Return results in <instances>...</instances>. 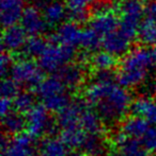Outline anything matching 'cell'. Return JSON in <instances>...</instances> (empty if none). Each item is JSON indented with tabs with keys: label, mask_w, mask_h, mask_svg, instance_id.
<instances>
[{
	"label": "cell",
	"mask_w": 156,
	"mask_h": 156,
	"mask_svg": "<svg viewBox=\"0 0 156 156\" xmlns=\"http://www.w3.org/2000/svg\"><path fill=\"white\" fill-rule=\"evenodd\" d=\"M85 97L107 124L122 120L133 103L128 90L116 83H91L86 88Z\"/></svg>",
	"instance_id": "1"
},
{
	"label": "cell",
	"mask_w": 156,
	"mask_h": 156,
	"mask_svg": "<svg viewBox=\"0 0 156 156\" xmlns=\"http://www.w3.org/2000/svg\"><path fill=\"white\" fill-rule=\"evenodd\" d=\"M154 64L151 49L139 47L131 50L121 61L117 72L118 84L125 88L140 86L149 78Z\"/></svg>",
	"instance_id": "2"
},
{
	"label": "cell",
	"mask_w": 156,
	"mask_h": 156,
	"mask_svg": "<svg viewBox=\"0 0 156 156\" xmlns=\"http://www.w3.org/2000/svg\"><path fill=\"white\" fill-rule=\"evenodd\" d=\"M36 89L43 105L50 112L58 113L71 103L67 87L55 76L43 80Z\"/></svg>",
	"instance_id": "3"
},
{
	"label": "cell",
	"mask_w": 156,
	"mask_h": 156,
	"mask_svg": "<svg viewBox=\"0 0 156 156\" xmlns=\"http://www.w3.org/2000/svg\"><path fill=\"white\" fill-rule=\"evenodd\" d=\"M75 47L52 43L47 46L39 58V66L43 71L56 72L75 58Z\"/></svg>",
	"instance_id": "4"
},
{
	"label": "cell",
	"mask_w": 156,
	"mask_h": 156,
	"mask_svg": "<svg viewBox=\"0 0 156 156\" xmlns=\"http://www.w3.org/2000/svg\"><path fill=\"white\" fill-rule=\"evenodd\" d=\"M59 125L52 121L48 109L44 105H36L26 114V131L33 138L43 135L54 136L58 131Z\"/></svg>",
	"instance_id": "5"
},
{
	"label": "cell",
	"mask_w": 156,
	"mask_h": 156,
	"mask_svg": "<svg viewBox=\"0 0 156 156\" xmlns=\"http://www.w3.org/2000/svg\"><path fill=\"white\" fill-rule=\"evenodd\" d=\"M120 26L125 32L137 37L138 28L146 15V8L141 0H122L119 3Z\"/></svg>",
	"instance_id": "6"
},
{
	"label": "cell",
	"mask_w": 156,
	"mask_h": 156,
	"mask_svg": "<svg viewBox=\"0 0 156 156\" xmlns=\"http://www.w3.org/2000/svg\"><path fill=\"white\" fill-rule=\"evenodd\" d=\"M10 76L19 86L36 88L43 81L42 68L30 58H23L13 63Z\"/></svg>",
	"instance_id": "7"
},
{
	"label": "cell",
	"mask_w": 156,
	"mask_h": 156,
	"mask_svg": "<svg viewBox=\"0 0 156 156\" xmlns=\"http://www.w3.org/2000/svg\"><path fill=\"white\" fill-rule=\"evenodd\" d=\"M34 139L29 134H18L13 139L2 136L1 156H39Z\"/></svg>",
	"instance_id": "8"
},
{
	"label": "cell",
	"mask_w": 156,
	"mask_h": 156,
	"mask_svg": "<svg viewBox=\"0 0 156 156\" xmlns=\"http://www.w3.org/2000/svg\"><path fill=\"white\" fill-rule=\"evenodd\" d=\"M135 41V37L131 36L120 27L113 32L107 34L103 38V48L105 51L109 52L113 56H123L129 52L131 43Z\"/></svg>",
	"instance_id": "9"
},
{
	"label": "cell",
	"mask_w": 156,
	"mask_h": 156,
	"mask_svg": "<svg viewBox=\"0 0 156 156\" xmlns=\"http://www.w3.org/2000/svg\"><path fill=\"white\" fill-rule=\"evenodd\" d=\"M90 106V104L87 102V100L77 99L70 103L69 105L58 112L57 114V120L59 127L62 129H70V127L79 126L80 125V116L81 113Z\"/></svg>",
	"instance_id": "10"
},
{
	"label": "cell",
	"mask_w": 156,
	"mask_h": 156,
	"mask_svg": "<svg viewBox=\"0 0 156 156\" xmlns=\"http://www.w3.org/2000/svg\"><path fill=\"white\" fill-rule=\"evenodd\" d=\"M21 26L29 35H41L47 31L49 27L44 18L43 12L36 6L29 5L24 9L21 18Z\"/></svg>",
	"instance_id": "11"
},
{
	"label": "cell",
	"mask_w": 156,
	"mask_h": 156,
	"mask_svg": "<svg viewBox=\"0 0 156 156\" xmlns=\"http://www.w3.org/2000/svg\"><path fill=\"white\" fill-rule=\"evenodd\" d=\"M120 26V19L111 9L101 10L90 19L89 28L94 30L104 38L107 34L117 30Z\"/></svg>",
	"instance_id": "12"
},
{
	"label": "cell",
	"mask_w": 156,
	"mask_h": 156,
	"mask_svg": "<svg viewBox=\"0 0 156 156\" xmlns=\"http://www.w3.org/2000/svg\"><path fill=\"white\" fill-rule=\"evenodd\" d=\"M85 68L81 63H69L55 72V76L69 89H76L85 80Z\"/></svg>",
	"instance_id": "13"
},
{
	"label": "cell",
	"mask_w": 156,
	"mask_h": 156,
	"mask_svg": "<svg viewBox=\"0 0 156 156\" xmlns=\"http://www.w3.org/2000/svg\"><path fill=\"white\" fill-rule=\"evenodd\" d=\"M81 35L82 30L79 28L78 23L71 20L59 26L55 34L51 35V41L76 48L77 46H80Z\"/></svg>",
	"instance_id": "14"
},
{
	"label": "cell",
	"mask_w": 156,
	"mask_h": 156,
	"mask_svg": "<svg viewBox=\"0 0 156 156\" xmlns=\"http://www.w3.org/2000/svg\"><path fill=\"white\" fill-rule=\"evenodd\" d=\"M112 142L118 148L120 156H148V151L143 148L141 141L126 136L121 129L112 135Z\"/></svg>",
	"instance_id": "15"
},
{
	"label": "cell",
	"mask_w": 156,
	"mask_h": 156,
	"mask_svg": "<svg viewBox=\"0 0 156 156\" xmlns=\"http://www.w3.org/2000/svg\"><path fill=\"white\" fill-rule=\"evenodd\" d=\"M28 33L21 25L4 28L2 33V49L8 52L21 51L27 41Z\"/></svg>",
	"instance_id": "16"
},
{
	"label": "cell",
	"mask_w": 156,
	"mask_h": 156,
	"mask_svg": "<svg viewBox=\"0 0 156 156\" xmlns=\"http://www.w3.org/2000/svg\"><path fill=\"white\" fill-rule=\"evenodd\" d=\"M23 0H1L0 2V16L4 28L17 25L21 21L24 12Z\"/></svg>",
	"instance_id": "17"
},
{
	"label": "cell",
	"mask_w": 156,
	"mask_h": 156,
	"mask_svg": "<svg viewBox=\"0 0 156 156\" xmlns=\"http://www.w3.org/2000/svg\"><path fill=\"white\" fill-rule=\"evenodd\" d=\"M131 111L134 115L143 117L150 123L156 125V100L150 97H139L133 101Z\"/></svg>",
	"instance_id": "18"
},
{
	"label": "cell",
	"mask_w": 156,
	"mask_h": 156,
	"mask_svg": "<svg viewBox=\"0 0 156 156\" xmlns=\"http://www.w3.org/2000/svg\"><path fill=\"white\" fill-rule=\"evenodd\" d=\"M150 129V122L140 116H131L125 118L121 124V131L131 138H141Z\"/></svg>",
	"instance_id": "19"
},
{
	"label": "cell",
	"mask_w": 156,
	"mask_h": 156,
	"mask_svg": "<svg viewBox=\"0 0 156 156\" xmlns=\"http://www.w3.org/2000/svg\"><path fill=\"white\" fill-rule=\"evenodd\" d=\"M43 15L48 26L61 25L65 17H67V6L61 1L51 0L44 4Z\"/></svg>",
	"instance_id": "20"
},
{
	"label": "cell",
	"mask_w": 156,
	"mask_h": 156,
	"mask_svg": "<svg viewBox=\"0 0 156 156\" xmlns=\"http://www.w3.org/2000/svg\"><path fill=\"white\" fill-rule=\"evenodd\" d=\"M91 106V105H90ZM88 106L81 113L80 126L88 134H103V120L96 111H92Z\"/></svg>",
	"instance_id": "21"
},
{
	"label": "cell",
	"mask_w": 156,
	"mask_h": 156,
	"mask_svg": "<svg viewBox=\"0 0 156 156\" xmlns=\"http://www.w3.org/2000/svg\"><path fill=\"white\" fill-rule=\"evenodd\" d=\"M80 149L87 156H104L107 148L103 134H87Z\"/></svg>",
	"instance_id": "22"
},
{
	"label": "cell",
	"mask_w": 156,
	"mask_h": 156,
	"mask_svg": "<svg viewBox=\"0 0 156 156\" xmlns=\"http://www.w3.org/2000/svg\"><path fill=\"white\" fill-rule=\"evenodd\" d=\"M69 152L65 144L61 139L50 136L41 142L39 147V156H67Z\"/></svg>",
	"instance_id": "23"
},
{
	"label": "cell",
	"mask_w": 156,
	"mask_h": 156,
	"mask_svg": "<svg viewBox=\"0 0 156 156\" xmlns=\"http://www.w3.org/2000/svg\"><path fill=\"white\" fill-rule=\"evenodd\" d=\"M2 126L8 135L16 136L26 129V117L18 112H10L2 117Z\"/></svg>",
	"instance_id": "24"
},
{
	"label": "cell",
	"mask_w": 156,
	"mask_h": 156,
	"mask_svg": "<svg viewBox=\"0 0 156 156\" xmlns=\"http://www.w3.org/2000/svg\"><path fill=\"white\" fill-rule=\"evenodd\" d=\"M137 37L141 44L146 46L156 45V20L148 18L142 20L138 28Z\"/></svg>",
	"instance_id": "25"
},
{
	"label": "cell",
	"mask_w": 156,
	"mask_h": 156,
	"mask_svg": "<svg viewBox=\"0 0 156 156\" xmlns=\"http://www.w3.org/2000/svg\"><path fill=\"white\" fill-rule=\"evenodd\" d=\"M88 133H86L82 127L74 126L70 129H62L61 133V140L65 144V146L72 149H80L82 146L85 138Z\"/></svg>",
	"instance_id": "26"
},
{
	"label": "cell",
	"mask_w": 156,
	"mask_h": 156,
	"mask_svg": "<svg viewBox=\"0 0 156 156\" xmlns=\"http://www.w3.org/2000/svg\"><path fill=\"white\" fill-rule=\"evenodd\" d=\"M47 43L41 35H32L27 39L21 52L24 53L26 58H40L44 50L47 48Z\"/></svg>",
	"instance_id": "27"
},
{
	"label": "cell",
	"mask_w": 156,
	"mask_h": 156,
	"mask_svg": "<svg viewBox=\"0 0 156 156\" xmlns=\"http://www.w3.org/2000/svg\"><path fill=\"white\" fill-rule=\"evenodd\" d=\"M103 45V37L91 28L82 30L80 39V47L87 52H95Z\"/></svg>",
	"instance_id": "28"
},
{
	"label": "cell",
	"mask_w": 156,
	"mask_h": 156,
	"mask_svg": "<svg viewBox=\"0 0 156 156\" xmlns=\"http://www.w3.org/2000/svg\"><path fill=\"white\" fill-rule=\"evenodd\" d=\"M36 97L30 91H19L13 98V106L14 109L18 113L27 114L36 105Z\"/></svg>",
	"instance_id": "29"
},
{
	"label": "cell",
	"mask_w": 156,
	"mask_h": 156,
	"mask_svg": "<svg viewBox=\"0 0 156 156\" xmlns=\"http://www.w3.org/2000/svg\"><path fill=\"white\" fill-rule=\"evenodd\" d=\"M91 64L96 70H108L112 69L117 64L116 56L110 54L107 51H100L96 52L91 58Z\"/></svg>",
	"instance_id": "30"
},
{
	"label": "cell",
	"mask_w": 156,
	"mask_h": 156,
	"mask_svg": "<svg viewBox=\"0 0 156 156\" xmlns=\"http://www.w3.org/2000/svg\"><path fill=\"white\" fill-rule=\"evenodd\" d=\"M19 93V85L12 78H4L1 83V96L4 98H14Z\"/></svg>",
	"instance_id": "31"
},
{
	"label": "cell",
	"mask_w": 156,
	"mask_h": 156,
	"mask_svg": "<svg viewBox=\"0 0 156 156\" xmlns=\"http://www.w3.org/2000/svg\"><path fill=\"white\" fill-rule=\"evenodd\" d=\"M140 141L148 152H156V125L150 126Z\"/></svg>",
	"instance_id": "32"
},
{
	"label": "cell",
	"mask_w": 156,
	"mask_h": 156,
	"mask_svg": "<svg viewBox=\"0 0 156 156\" xmlns=\"http://www.w3.org/2000/svg\"><path fill=\"white\" fill-rule=\"evenodd\" d=\"M117 81V73L112 72L111 69L108 70H96L94 74V82L97 83H115Z\"/></svg>",
	"instance_id": "33"
},
{
	"label": "cell",
	"mask_w": 156,
	"mask_h": 156,
	"mask_svg": "<svg viewBox=\"0 0 156 156\" xmlns=\"http://www.w3.org/2000/svg\"><path fill=\"white\" fill-rule=\"evenodd\" d=\"M96 0H67V10H87L93 5Z\"/></svg>",
	"instance_id": "34"
},
{
	"label": "cell",
	"mask_w": 156,
	"mask_h": 156,
	"mask_svg": "<svg viewBox=\"0 0 156 156\" xmlns=\"http://www.w3.org/2000/svg\"><path fill=\"white\" fill-rule=\"evenodd\" d=\"M13 66V61L11 55L8 53V51L2 52L1 58H0V71H1V76L6 78V74L10 73L11 68Z\"/></svg>",
	"instance_id": "35"
},
{
	"label": "cell",
	"mask_w": 156,
	"mask_h": 156,
	"mask_svg": "<svg viewBox=\"0 0 156 156\" xmlns=\"http://www.w3.org/2000/svg\"><path fill=\"white\" fill-rule=\"evenodd\" d=\"M12 108H14L13 106V101H11L10 98H4L2 97L1 101H0V114L1 116H6V114H9L10 112H12Z\"/></svg>",
	"instance_id": "36"
},
{
	"label": "cell",
	"mask_w": 156,
	"mask_h": 156,
	"mask_svg": "<svg viewBox=\"0 0 156 156\" xmlns=\"http://www.w3.org/2000/svg\"><path fill=\"white\" fill-rule=\"evenodd\" d=\"M146 16L156 20V0H152L146 6Z\"/></svg>",
	"instance_id": "37"
},
{
	"label": "cell",
	"mask_w": 156,
	"mask_h": 156,
	"mask_svg": "<svg viewBox=\"0 0 156 156\" xmlns=\"http://www.w3.org/2000/svg\"><path fill=\"white\" fill-rule=\"evenodd\" d=\"M146 90L150 96L154 97L156 98V80L155 81H152L151 83H149L146 87Z\"/></svg>",
	"instance_id": "38"
},
{
	"label": "cell",
	"mask_w": 156,
	"mask_h": 156,
	"mask_svg": "<svg viewBox=\"0 0 156 156\" xmlns=\"http://www.w3.org/2000/svg\"><path fill=\"white\" fill-rule=\"evenodd\" d=\"M67 156H87L83 152H79V151H73V152L69 153Z\"/></svg>",
	"instance_id": "39"
},
{
	"label": "cell",
	"mask_w": 156,
	"mask_h": 156,
	"mask_svg": "<svg viewBox=\"0 0 156 156\" xmlns=\"http://www.w3.org/2000/svg\"><path fill=\"white\" fill-rule=\"evenodd\" d=\"M151 53H152V56H153V58H154V61L156 63V45L153 46V48L151 49Z\"/></svg>",
	"instance_id": "40"
},
{
	"label": "cell",
	"mask_w": 156,
	"mask_h": 156,
	"mask_svg": "<svg viewBox=\"0 0 156 156\" xmlns=\"http://www.w3.org/2000/svg\"><path fill=\"white\" fill-rule=\"evenodd\" d=\"M141 1H142V2H144V3H146H146H149V2L152 1V0H141Z\"/></svg>",
	"instance_id": "41"
},
{
	"label": "cell",
	"mask_w": 156,
	"mask_h": 156,
	"mask_svg": "<svg viewBox=\"0 0 156 156\" xmlns=\"http://www.w3.org/2000/svg\"><path fill=\"white\" fill-rule=\"evenodd\" d=\"M108 156H120V155H116V154H112V155H108Z\"/></svg>",
	"instance_id": "42"
}]
</instances>
